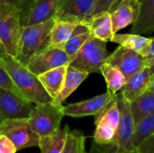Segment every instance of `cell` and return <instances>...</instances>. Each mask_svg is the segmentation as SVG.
Segmentation results:
<instances>
[{"label": "cell", "instance_id": "6da1fadb", "mask_svg": "<svg viewBox=\"0 0 154 153\" xmlns=\"http://www.w3.org/2000/svg\"><path fill=\"white\" fill-rule=\"evenodd\" d=\"M1 66L6 70L23 97L31 103L38 105L53 100L38 77L14 57L6 54L2 60Z\"/></svg>", "mask_w": 154, "mask_h": 153}, {"label": "cell", "instance_id": "7a4b0ae2", "mask_svg": "<svg viewBox=\"0 0 154 153\" xmlns=\"http://www.w3.org/2000/svg\"><path fill=\"white\" fill-rule=\"evenodd\" d=\"M54 21L52 18L43 23L23 26L15 59L26 66L33 55L49 47V36Z\"/></svg>", "mask_w": 154, "mask_h": 153}, {"label": "cell", "instance_id": "3957f363", "mask_svg": "<svg viewBox=\"0 0 154 153\" xmlns=\"http://www.w3.org/2000/svg\"><path fill=\"white\" fill-rule=\"evenodd\" d=\"M116 100L120 110V119L115 140L109 146H97L99 149H96V153H111L135 149L134 137L136 124L132 114L131 105L121 93L116 94Z\"/></svg>", "mask_w": 154, "mask_h": 153}, {"label": "cell", "instance_id": "277c9868", "mask_svg": "<svg viewBox=\"0 0 154 153\" xmlns=\"http://www.w3.org/2000/svg\"><path fill=\"white\" fill-rule=\"evenodd\" d=\"M23 30L21 10L14 5L0 4V42L6 54L16 58Z\"/></svg>", "mask_w": 154, "mask_h": 153}, {"label": "cell", "instance_id": "5b68a950", "mask_svg": "<svg viewBox=\"0 0 154 153\" xmlns=\"http://www.w3.org/2000/svg\"><path fill=\"white\" fill-rule=\"evenodd\" d=\"M63 116V106L52 100L32 106L27 121L39 136H46L53 134L60 128Z\"/></svg>", "mask_w": 154, "mask_h": 153}, {"label": "cell", "instance_id": "8992f818", "mask_svg": "<svg viewBox=\"0 0 154 153\" xmlns=\"http://www.w3.org/2000/svg\"><path fill=\"white\" fill-rule=\"evenodd\" d=\"M109 55L106 41L90 35L69 65L88 74L100 73V68Z\"/></svg>", "mask_w": 154, "mask_h": 153}, {"label": "cell", "instance_id": "52a82bcc", "mask_svg": "<svg viewBox=\"0 0 154 153\" xmlns=\"http://www.w3.org/2000/svg\"><path fill=\"white\" fill-rule=\"evenodd\" d=\"M116 94L106 106L95 115L96 129L93 138L94 143L97 146H109L115 140L120 119V110L117 105Z\"/></svg>", "mask_w": 154, "mask_h": 153}, {"label": "cell", "instance_id": "ba28073f", "mask_svg": "<svg viewBox=\"0 0 154 153\" xmlns=\"http://www.w3.org/2000/svg\"><path fill=\"white\" fill-rule=\"evenodd\" d=\"M0 134L7 137L17 151L39 147L40 136L31 128L27 119L4 120L0 125Z\"/></svg>", "mask_w": 154, "mask_h": 153}, {"label": "cell", "instance_id": "9c48e42d", "mask_svg": "<svg viewBox=\"0 0 154 153\" xmlns=\"http://www.w3.org/2000/svg\"><path fill=\"white\" fill-rule=\"evenodd\" d=\"M71 60L65 50L58 46H49L33 55L26 64V67L36 76L51 69L68 66Z\"/></svg>", "mask_w": 154, "mask_h": 153}, {"label": "cell", "instance_id": "30bf717a", "mask_svg": "<svg viewBox=\"0 0 154 153\" xmlns=\"http://www.w3.org/2000/svg\"><path fill=\"white\" fill-rule=\"evenodd\" d=\"M32 104L26 98L0 87V115L4 120L28 119Z\"/></svg>", "mask_w": 154, "mask_h": 153}, {"label": "cell", "instance_id": "8fae6325", "mask_svg": "<svg viewBox=\"0 0 154 153\" xmlns=\"http://www.w3.org/2000/svg\"><path fill=\"white\" fill-rule=\"evenodd\" d=\"M106 62L116 67L125 78L148 67V61L143 56L134 50L121 45L108 56Z\"/></svg>", "mask_w": 154, "mask_h": 153}, {"label": "cell", "instance_id": "7c38bea8", "mask_svg": "<svg viewBox=\"0 0 154 153\" xmlns=\"http://www.w3.org/2000/svg\"><path fill=\"white\" fill-rule=\"evenodd\" d=\"M63 0H32L21 12L22 25H32L54 18Z\"/></svg>", "mask_w": 154, "mask_h": 153}, {"label": "cell", "instance_id": "4fadbf2b", "mask_svg": "<svg viewBox=\"0 0 154 153\" xmlns=\"http://www.w3.org/2000/svg\"><path fill=\"white\" fill-rule=\"evenodd\" d=\"M140 5V0H116L113 4L108 13L111 16L114 33L137 21Z\"/></svg>", "mask_w": 154, "mask_h": 153}, {"label": "cell", "instance_id": "5bb4252c", "mask_svg": "<svg viewBox=\"0 0 154 153\" xmlns=\"http://www.w3.org/2000/svg\"><path fill=\"white\" fill-rule=\"evenodd\" d=\"M96 0H63L54 19L85 23L92 14Z\"/></svg>", "mask_w": 154, "mask_h": 153}, {"label": "cell", "instance_id": "9a60e30c", "mask_svg": "<svg viewBox=\"0 0 154 153\" xmlns=\"http://www.w3.org/2000/svg\"><path fill=\"white\" fill-rule=\"evenodd\" d=\"M115 95L116 94H113L107 90L106 93L92 98L74 104H69L66 106H63L64 115L71 117L96 115L106 106V104L114 97Z\"/></svg>", "mask_w": 154, "mask_h": 153}, {"label": "cell", "instance_id": "2e32d148", "mask_svg": "<svg viewBox=\"0 0 154 153\" xmlns=\"http://www.w3.org/2000/svg\"><path fill=\"white\" fill-rule=\"evenodd\" d=\"M152 78L151 70L146 67L126 78L120 93L129 103H132L148 90Z\"/></svg>", "mask_w": 154, "mask_h": 153}, {"label": "cell", "instance_id": "e0dca14e", "mask_svg": "<svg viewBox=\"0 0 154 153\" xmlns=\"http://www.w3.org/2000/svg\"><path fill=\"white\" fill-rule=\"evenodd\" d=\"M110 41L117 43L125 48L134 50L144 58L149 54L151 46V38L143 37L135 33H114Z\"/></svg>", "mask_w": 154, "mask_h": 153}, {"label": "cell", "instance_id": "ac0fdd59", "mask_svg": "<svg viewBox=\"0 0 154 153\" xmlns=\"http://www.w3.org/2000/svg\"><path fill=\"white\" fill-rule=\"evenodd\" d=\"M88 75L89 74L85 71H81L70 65H68L62 87L53 101L57 104H62V102L65 101L81 85Z\"/></svg>", "mask_w": 154, "mask_h": 153}, {"label": "cell", "instance_id": "d6986e66", "mask_svg": "<svg viewBox=\"0 0 154 153\" xmlns=\"http://www.w3.org/2000/svg\"><path fill=\"white\" fill-rule=\"evenodd\" d=\"M85 24L88 26L91 35L104 41H109L114 34L112 20L108 12H104L89 17Z\"/></svg>", "mask_w": 154, "mask_h": 153}, {"label": "cell", "instance_id": "ffe728a7", "mask_svg": "<svg viewBox=\"0 0 154 153\" xmlns=\"http://www.w3.org/2000/svg\"><path fill=\"white\" fill-rule=\"evenodd\" d=\"M154 32V0H141L137 21L133 24L132 33L147 34Z\"/></svg>", "mask_w": 154, "mask_h": 153}, {"label": "cell", "instance_id": "44dd1931", "mask_svg": "<svg viewBox=\"0 0 154 153\" xmlns=\"http://www.w3.org/2000/svg\"><path fill=\"white\" fill-rule=\"evenodd\" d=\"M68 66H61L38 75V78L47 93L54 99L60 93Z\"/></svg>", "mask_w": 154, "mask_h": 153}, {"label": "cell", "instance_id": "7402d4cb", "mask_svg": "<svg viewBox=\"0 0 154 153\" xmlns=\"http://www.w3.org/2000/svg\"><path fill=\"white\" fill-rule=\"evenodd\" d=\"M90 35V30L87 24L78 23L69 38L63 44L58 47L62 48L72 60Z\"/></svg>", "mask_w": 154, "mask_h": 153}, {"label": "cell", "instance_id": "603a6c76", "mask_svg": "<svg viewBox=\"0 0 154 153\" xmlns=\"http://www.w3.org/2000/svg\"><path fill=\"white\" fill-rule=\"evenodd\" d=\"M69 128L68 125L63 129H59L56 133L51 135L40 136L39 148L41 153H62L67 142L68 132Z\"/></svg>", "mask_w": 154, "mask_h": 153}, {"label": "cell", "instance_id": "cb8c5ba5", "mask_svg": "<svg viewBox=\"0 0 154 153\" xmlns=\"http://www.w3.org/2000/svg\"><path fill=\"white\" fill-rule=\"evenodd\" d=\"M135 124L154 112V92L147 90L134 101L130 103Z\"/></svg>", "mask_w": 154, "mask_h": 153}, {"label": "cell", "instance_id": "d4e9b609", "mask_svg": "<svg viewBox=\"0 0 154 153\" xmlns=\"http://www.w3.org/2000/svg\"><path fill=\"white\" fill-rule=\"evenodd\" d=\"M55 20V19H54ZM77 23L55 20L49 36V46H60L71 35Z\"/></svg>", "mask_w": 154, "mask_h": 153}, {"label": "cell", "instance_id": "484cf974", "mask_svg": "<svg viewBox=\"0 0 154 153\" xmlns=\"http://www.w3.org/2000/svg\"><path fill=\"white\" fill-rule=\"evenodd\" d=\"M100 73L103 75L106 82L107 90L113 94H116L117 92H119L126 80L124 74L116 67L107 62L102 65V67L100 68Z\"/></svg>", "mask_w": 154, "mask_h": 153}, {"label": "cell", "instance_id": "4316f807", "mask_svg": "<svg viewBox=\"0 0 154 153\" xmlns=\"http://www.w3.org/2000/svg\"><path fill=\"white\" fill-rule=\"evenodd\" d=\"M62 153H87L86 136L78 130H69L67 142Z\"/></svg>", "mask_w": 154, "mask_h": 153}, {"label": "cell", "instance_id": "83f0119b", "mask_svg": "<svg viewBox=\"0 0 154 153\" xmlns=\"http://www.w3.org/2000/svg\"><path fill=\"white\" fill-rule=\"evenodd\" d=\"M154 134V112L136 124L134 145L136 148L143 140Z\"/></svg>", "mask_w": 154, "mask_h": 153}, {"label": "cell", "instance_id": "f1b7e54d", "mask_svg": "<svg viewBox=\"0 0 154 153\" xmlns=\"http://www.w3.org/2000/svg\"><path fill=\"white\" fill-rule=\"evenodd\" d=\"M0 87H5L6 89H9L11 91H13L14 93L23 97V96L22 95L20 90L17 88V87L14 85V83L11 79V78L8 75V73L6 72V70L1 65H0Z\"/></svg>", "mask_w": 154, "mask_h": 153}, {"label": "cell", "instance_id": "f546056e", "mask_svg": "<svg viewBox=\"0 0 154 153\" xmlns=\"http://www.w3.org/2000/svg\"><path fill=\"white\" fill-rule=\"evenodd\" d=\"M116 1V0H96L91 16L104 13V12H108L110 7L113 5V4Z\"/></svg>", "mask_w": 154, "mask_h": 153}, {"label": "cell", "instance_id": "4dcf8cb0", "mask_svg": "<svg viewBox=\"0 0 154 153\" xmlns=\"http://www.w3.org/2000/svg\"><path fill=\"white\" fill-rule=\"evenodd\" d=\"M136 148L140 153H154V134L143 140Z\"/></svg>", "mask_w": 154, "mask_h": 153}, {"label": "cell", "instance_id": "1f68e13d", "mask_svg": "<svg viewBox=\"0 0 154 153\" xmlns=\"http://www.w3.org/2000/svg\"><path fill=\"white\" fill-rule=\"evenodd\" d=\"M16 151L14 144L7 137L0 134V153H15Z\"/></svg>", "mask_w": 154, "mask_h": 153}, {"label": "cell", "instance_id": "d6a6232c", "mask_svg": "<svg viewBox=\"0 0 154 153\" xmlns=\"http://www.w3.org/2000/svg\"><path fill=\"white\" fill-rule=\"evenodd\" d=\"M32 0H0V4H7V5H12L16 6L21 10H24L31 3Z\"/></svg>", "mask_w": 154, "mask_h": 153}, {"label": "cell", "instance_id": "836d02e7", "mask_svg": "<svg viewBox=\"0 0 154 153\" xmlns=\"http://www.w3.org/2000/svg\"><path fill=\"white\" fill-rule=\"evenodd\" d=\"M146 60H154V37L151 38V46L149 54L145 57Z\"/></svg>", "mask_w": 154, "mask_h": 153}, {"label": "cell", "instance_id": "e575fe53", "mask_svg": "<svg viewBox=\"0 0 154 153\" xmlns=\"http://www.w3.org/2000/svg\"><path fill=\"white\" fill-rule=\"evenodd\" d=\"M148 61V68L151 70L152 75L154 76V60H147Z\"/></svg>", "mask_w": 154, "mask_h": 153}, {"label": "cell", "instance_id": "d590c367", "mask_svg": "<svg viewBox=\"0 0 154 153\" xmlns=\"http://www.w3.org/2000/svg\"><path fill=\"white\" fill-rule=\"evenodd\" d=\"M6 55V52H5V50L4 48V46L2 45V43L0 42V65H1V62H2V60L3 58Z\"/></svg>", "mask_w": 154, "mask_h": 153}, {"label": "cell", "instance_id": "8d00e7d4", "mask_svg": "<svg viewBox=\"0 0 154 153\" xmlns=\"http://www.w3.org/2000/svg\"><path fill=\"white\" fill-rule=\"evenodd\" d=\"M111 153H140L139 151L137 150V148L134 149V150H131V151H113Z\"/></svg>", "mask_w": 154, "mask_h": 153}, {"label": "cell", "instance_id": "74e56055", "mask_svg": "<svg viewBox=\"0 0 154 153\" xmlns=\"http://www.w3.org/2000/svg\"><path fill=\"white\" fill-rule=\"evenodd\" d=\"M148 90H151V91L154 92V76H152V80H151V83H150Z\"/></svg>", "mask_w": 154, "mask_h": 153}, {"label": "cell", "instance_id": "f35d334b", "mask_svg": "<svg viewBox=\"0 0 154 153\" xmlns=\"http://www.w3.org/2000/svg\"><path fill=\"white\" fill-rule=\"evenodd\" d=\"M3 121H4V119H3V118L1 117V115H0V125H1V124H2Z\"/></svg>", "mask_w": 154, "mask_h": 153}, {"label": "cell", "instance_id": "ab89813d", "mask_svg": "<svg viewBox=\"0 0 154 153\" xmlns=\"http://www.w3.org/2000/svg\"><path fill=\"white\" fill-rule=\"evenodd\" d=\"M140 1H141V0H140Z\"/></svg>", "mask_w": 154, "mask_h": 153}]
</instances>
